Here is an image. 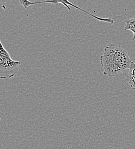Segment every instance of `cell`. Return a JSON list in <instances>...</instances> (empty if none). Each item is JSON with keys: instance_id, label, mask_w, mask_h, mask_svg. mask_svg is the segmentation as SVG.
<instances>
[{"instance_id": "6da1fadb", "label": "cell", "mask_w": 135, "mask_h": 149, "mask_svg": "<svg viewBox=\"0 0 135 149\" xmlns=\"http://www.w3.org/2000/svg\"><path fill=\"white\" fill-rule=\"evenodd\" d=\"M127 52L113 44L104 48V53L100 57L104 74L109 77H116L128 70L132 63Z\"/></svg>"}, {"instance_id": "7a4b0ae2", "label": "cell", "mask_w": 135, "mask_h": 149, "mask_svg": "<svg viewBox=\"0 0 135 149\" xmlns=\"http://www.w3.org/2000/svg\"><path fill=\"white\" fill-rule=\"evenodd\" d=\"M0 78L8 79L14 77L19 72L21 63L13 60L0 42Z\"/></svg>"}, {"instance_id": "3957f363", "label": "cell", "mask_w": 135, "mask_h": 149, "mask_svg": "<svg viewBox=\"0 0 135 149\" xmlns=\"http://www.w3.org/2000/svg\"><path fill=\"white\" fill-rule=\"evenodd\" d=\"M44 3H53L55 5H57L59 3H62V5H64L67 9L68 10H70V8L69 7V5L75 8L76 9H77L78 10L82 12H84L86 14H87L89 15H90V16L94 17V19H96L98 21H104V22H106L107 23H109V24H113L115 23V21L112 19L111 17H108V18H101L99 17H98L96 16L95 15H93V14L88 12L87 11H86L85 10H83V9L82 8H80L79 7H78L77 6L73 4L72 3H71L70 2L67 1V0H50V1H44Z\"/></svg>"}, {"instance_id": "277c9868", "label": "cell", "mask_w": 135, "mask_h": 149, "mask_svg": "<svg viewBox=\"0 0 135 149\" xmlns=\"http://www.w3.org/2000/svg\"><path fill=\"white\" fill-rule=\"evenodd\" d=\"M126 74V80L132 89L135 90V63L132 61Z\"/></svg>"}, {"instance_id": "5b68a950", "label": "cell", "mask_w": 135, "mask_h": 149, "mask_svg": "<svg viewBox=\"0 0 135 149\" xmlns=\"http://www.w3.org/2000/svg\"><path fill=\"white\" fill-rule=\"evenodd\" d=\"M124 29L125 31H131L134 33L132 40H135V17L133 19H129L125 21V26Z\"/></svg>"}, {"instance_id": "8992f818", "label": "cell", "mask_w": 135, "mask_h": 149, "mask_svg": "<svg viewBox=\"0 0 135 149\" xmlns=\"http://www.w3.org/2000/svg\"><path fill=\"white\" fill-rule=\"evenodd\" d=\"M19 2L24 6V8L25 9L28 8V7H29L31 5L41 3V1H40V2H31V1H27V0H20Z\"/></svg>"}]
</instances>
